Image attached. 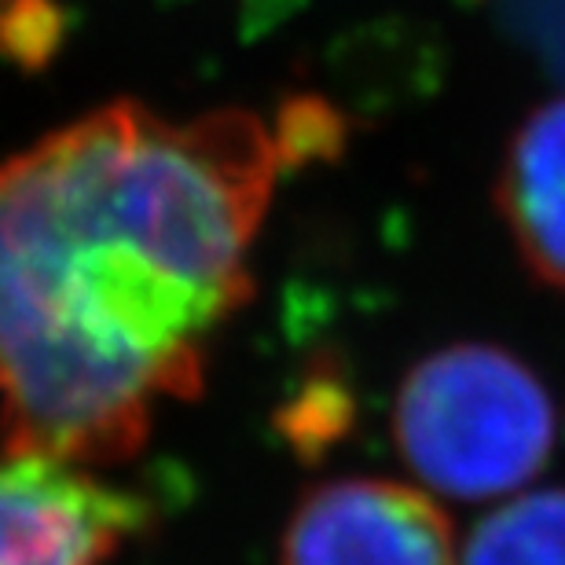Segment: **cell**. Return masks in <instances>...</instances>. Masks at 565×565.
<instances>
[{
  "label": "cell",
  "mask_w": 565,
  "mask_h": 565,
  "mask_svg": "<svg viewBox=\"0 0 565 565\" xmlns=\"http://www.w3.org/2000/svg\"><path fill=\"white\" fill-rule=\"evenodd\" d=\"M331 143L305 99L169 118L115 99L0 162V445L74 467L137 456L202 390L250 301L279 177Z\"/></svg>",
  "instance_id": "cell-1"
},
{
  "label": "cell",
  "mask_w": 565,
  "mask_h": 565,
  "mask_svg": "<svg viewBox=\"0 0 565 565\" xmlns=\"http://www.w3.org/2000/svg\"><path fill=\"white\" fill-rule=\"evenodd\" d=\"M393 445L429 492L459 503L514 495L547 467L558 408L544 379L492 342H456L404 375Z\"/></svg>",
  "instance_id": "cell-2"
},
{
  "label": "cell",
  "mask_w": 565,
  "mask_h": 565,
  "mask_svg": "<svg viewBox=\"0 0 565 565\" xmlns=\"http://www.w3.org/2000/svg\"><path fill=\"white\" fill-rule=\"evenodd\" d=\"M147 529V500L96 470L0 456V565H107Z\"/></svg>",
  "instance_id": "cell-3"
},
{
  "label": "cell",
  "mask_w": 565,
  "mask_h": 565,
  "mask_svg": "<svg viewBox=\"0 0 565 565\" xmlns=\"http://www.w3.org/2000/svg\"><path fill=\"white\" fill-rule=\"evenodd\" d=\"M279 565H459L440 503L390 478H338L294 507Z\"/></svg>",
  "instance_id": "cell-4"
},
{
  "label": "cell",
  "mask_w": 565,
  "mask_h": 565,
  "mask_svg": "<svg viewBox=\"0 0 565 565\" xmlns=\"http://www.w3.org/2000/svg\"><path fill=\"white\" fill-rule=\"evenodd\" d=\"M495 206L533 279L565 294V96L529 110L507 140Z\"/></svg>",
  "instance_id": "cell-5"
},
{
  "label": "cell",
  "mask_w": 565,
  "mask_h": 565,
  "mask_svg": "<svg viewBox=\"0 0 565 565\" xmlns=\"http://www.w3.org/2000/svg\"><path fill=\"white\" fill-rule=\"evenodd\" d=\"M459 565H565V489L514 495L484 514Z\"/></svg>",
  "instance_id": "cell-6"
}]
</instances>
